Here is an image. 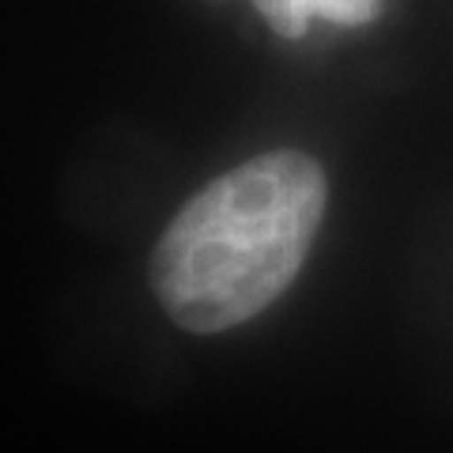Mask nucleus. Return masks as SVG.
I'll use <instances>...</instances> for the list:
<instances>
[{"mask_svg":"<svg viewBox=\"0 0 453 453\" xmlns=\"http://www.w3.org/2000/svg\"><path fill=\"white\" fill-rule=\"evenodd\" d=\"M325 170L303 151H268L204 186L174 216L151 261L155 295L189 333H223L273 306L310 253Z\"/></svg>","mask_w":453,"mask_h":453,"instance_id":"nucleus-1","label":"nucleus"},{"mask_svg":"<svg viewBox=\"0 0 453 453\" xmlns=\"http://www.w3.org/2000/svg\"><path fill=\"white\" fill-rule=\"evenodd\" d=\"M280 38H303L310 19L363 27L381 12V0H250Z\"/></svg>","mask_w":453,"mask_h":453,"instance_id":"nucleus-2","label":"nucleus"}]
</instances>
